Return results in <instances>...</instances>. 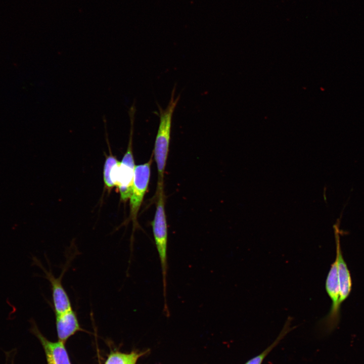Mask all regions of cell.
Here are the masks:
<instances>
[{
  "label": "cell",
  "instance_id": "9c48e42d",
  "mask_svg": "<svg viewBox=\"0 0 364 364\" xmlns=\"http://www.w3.org/2000/svg\"><path fill=\"white\" fill-rule=\"evenodd\" d=\"M56 330L58 340L64 343L78 331L81 328L75 311L73 308L63 313L55 314Z\"/></svg>",
  "mask_w": 364,
  "mask_h": 364
},
{
  "label": "cell",
  "instance_id": "52a82bcc",
  "mask_svg": "<svg viewBox=\"0 0 364 364\" xmlns=\"http://www.w3.org/2000/svg\"><path fill=\"white\" fill-rule=\"evenodd\" d=\"M36 262L39 264L38 266L44 272L45 278L50 283L55 314H59L72 309L70 298L62 284V277L64 273L67 270V266L64 267V269L60 277L56 278L51 270H47L39 262Z\"/></svg>",
  "mask_w": 364,
  "mask_h": 364
},
{
  "label": "cell",
  "instance_id": "8fae6325",
  "mask_svg": "<svg viewBox=\"0 0 364 364\" xmlns=\"http://www.w3.org/2000/svg\"><path fill=\"white\" fill-rule=\"evenodd\" d=\"M291 330L289 323L286 324L279 336L268 347L259 354L249 360L245 364H262L263 360L269 352L279 343L285 335Z\"/></svg>",
  "mask_w": 364,
  "mask_h": 364
},
{
  "label": "cell",
  "instance_id": "277c9868",
  "mask_svg": "<svg viewBox=\"0 0 364 364\" xmlns=\"http://www.w3.org/2000/svg\"><path fill=\"white\" fill-rule=\"evenodd\" d=\"M151 159L146 163L135 165L131 194L129 198L130 220L133 223V232L139 227L138 215L149 183Z\"/></svg>",
  "mask_w": 364,
  "mask_h": 364
},
{
  "label": "cell",
  "instance_id": "6da1fadb",
  "mask_svg": "<svg viewBox=\"0 0 364 364\" xmlns=\"http://www.w3.org/2000/svg\"><path fill=\"white\" fill-rule=\"evenodd\" d=\"M156 209L152 226L155 243L160 261L164 298L163 311L169 315L167 301V243L168 232L165 212V195L164 187L157 189Z\"/></svg>",
  "mask_w": 364,
  "mask_h": 364
},
{
  "label": "cell",
  "instance_id": "5b68a950",
  "mask_svg": "<svg viewBox=\"0 0 364 364\" xmlns=\"http://www.w3.org/2000/svg\"><path fill=\"white\" fill-rule=\"evenodd\" d=\"M327 293L332 301L330 311L321 321V324L327 332L334 330L340 320V293L336 262L332 263L326 278L325 284Z\"/></svg>",
  "mask_w": 364,
  "mask_h": 364
},
{
  "label": "cell",
  "instance_id": "ba28073f",
  "mask_svg": "<svg viewBox=\"0 0 364 364\" xmlns=\"http://www.w3.org/2000/svg\"><path fill=\"white\" fill-rule=\"evenodd\" d=\"M334 225L336 241V256L335 261L337 266L338 281L342 304L349 296L352 289V279L347 264L343 257L340 245L339 224Z\"/></svg>",
  "mask_w": 364,
  "mask_h": 364
},
{
  "label": "cell",
  "instance_id": "30bf717a",
  "mask_svg": "<svg viewBox=\"0 0 364 364\" xmlns=\"http://www.w3.org/2000/svg\"><path fill=\"white\" fill-rule=\"evenodd\" d=\"M141 355L142 353L135 352L130 353L113 352L110 354L105 364H136Z\"/></svg>",
  "mask_w": 364,
  "mask_h": 364
},
{
  "label": "cell",
  "instance_id": "7a4b0ae2",
  "mask_svg": "<svg viewBox=\"0 0 364 364\" xmlns=\"http://www.w3.org/2000/svg\"><path fill=\"white\" fill-rule=\"evenodd\" d=\"M175 87L165 109L158 105L159 124L156 136L154 154L158 171L157 188L164 186L163 179L170 140L172 119L173 112L179 100V96L175 98Z\"/></svg>",
  "mask_w": 364,
  "mask_h": 364
},
{
  "label": "cell",
  "instance_id": "3957f363",
  "mask_svg": "<svg viewBox=\"0 0 364 364\" xmlns=\"http://www.w3.org/2000/svg\"><path fill=\"white\" fill-rule=\"evenodd\" d=\"M135 111V106H131L128 111L130 121L128 144L122 160L119 162L116 172L115 186L117 187L120 194V200L123 202H126L129 199L133 186L135 165L132 153V143Z\"/></svg>",
  "mask_w": 364,
  "mask_h": 364
},
{
  "label": "cell",
  "instance_id": "8992f818",
  "mask_svg": "<svg viewBox=\"0 0 364 364\" xmlns=\"http://www.w3.org/2000/svg\"><path fill=\"white\" fill-rule=\"evenodd\" d=\"M31 331L40 342L46 354L48 364H71L65 343L49 341L41 333L35 322L31 320Z\"/></svg>",
  "mask_w": 364,
  "mask_h": 364
},
{
  "label": "cell",
  "instance_id": "7c38bea8",
  "mask_svg": "<svg viewBox=\"0 0 364 364\" xmlns=\"http://www.w3.org/2000/svg\"><path fill=\"white\" fill-rule=\"evenodd\" d=\"M119 161L111 153L106 157L103 168V180L105 189L110 192L114 186L112 181L111 175L113 166Z\"/></svg>",
  "mask_w": 364,
  "mask_h": 364
}]
</instances>
